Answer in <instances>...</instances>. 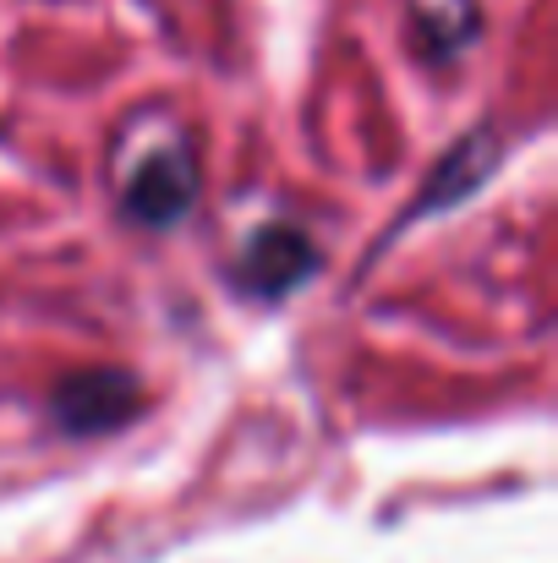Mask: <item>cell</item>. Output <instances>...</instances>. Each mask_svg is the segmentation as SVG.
I'll use <instances>...</instances> for the list:
<instances>
[{"label": "cell", "instance_id": "obj_1", "mask_svg": "<svg viewBox=\"0 0 558 563\" xmlns=\"http://www.w3.org/2000/svg\"><path fill=\"white\" fill-rule=\"evenodd\" d=\"M318 268H324V246L302 224H263L247 235L236 257V285L258 301H285L302 285H313Z\"/></svg>", "mask_w": 558, "mask_h": 563}, {"label": "cell", "instance_id": "obj_2", "mask_svg": "<svg viewBox=\"0 0 558 563\" xmlns=\"http://www.w3.org/2000/svg\"><path fill=\"white\" fill-rule=\"evenodd\" d=\"M138 410H143V388H138V377L121 373V367H83V373L61 377L55 394H50V416L72 438L116 432Z\"/></svg>", "mask_w": 558, "mask_h": 563}, {"label": "cell", "instance_id": "obj_3", "mask_svg": "<svg viewBox=\"0 0 558 563\" xmlns=\"http://www.w3.org/2000/svg\"><path fill=\"white\" fill-rule=\"evenodd\" d=\"M197 154L186 143H160L149 159H138L127 170V187H121V208L127 219L149 224V230H171L182 224L197 202Z\"/></svg>", "mask_w": 558, "mask_h": 563}]
</instances>
